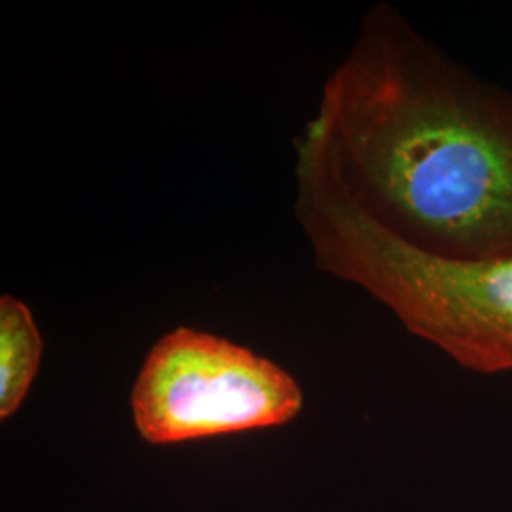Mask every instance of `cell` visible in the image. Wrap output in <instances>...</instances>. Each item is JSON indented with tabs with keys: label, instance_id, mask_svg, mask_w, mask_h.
<instances>
[{
	"label": "cell",
	"instance_id": "cell-1",
	"mask_svg": "<svg viewBox=\"0 0 512 512\" xmlns=\"http://www.w3.org/2000/svg\"><path fill=\"white\" fill-rule=\"evenodd\" d=\"M296 167L429 255L512 256V93L387 4L323 86Z\"/></svg>",
	"mask_w": 512,
	"mask_h": 512
},
{
	"label": "cell",
	"instance_id": "cell-2",
	"mask_svg": "<svg viewBox=\"0 0 512 512\" xmlns=\"http://www.w3.org/2000/svg\"><path fill=\"white\" fill-rule=\"evenodd\" d=\"M296 217L315 264L393 311L476 374L512 372V256L461 260L404 243L296 167Z\"/></svg>",
	"mask_w": 512,
	"mask_h": 512
},
{
	"label": "cell",
	"instance_id": "cell-3",
	"mask_svg": "<svg viewBox=\"0 0 512 512\" xmlns=\"http://www.w3.org/2000/svg\"><path fill=\"white\" fill-rule=\"evenodd\" d=\"M302 404L300 385L274 361L188 327L154 344L131 391L135 427L150 444L279 427Z\"/></svg>",
	"mask_w": 512,
	"mask_h": 512
},
{
	"label": "cell",
	"instance_id": "cell-4",
	"mask_svg": "<svg viewBox=\"0 0 512 512\" xmlns=\"http://www.w3.org/2000/svg\"><path fill=\"white\" fill-rule=\"evenodd\" d=\"M42 359V336L33 313L12 294L0 298V418L8 420L25 401Z\"/></svg>",
	"mask_w": 512,
	"mask_h": 512
}]
</instances>
